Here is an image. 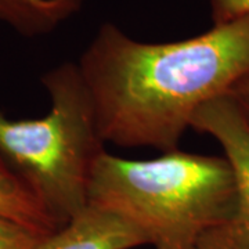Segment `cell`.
Returning <instances> with one entry per match:
<instances>
[{
  "label": "cell",
  "mask_w": 249,
  "mask_h": 249,
  "mask_svg": "<svg viewBox=\"0 0 249 249\" xmlns=\"http://www.w3.org/2000/svg\"><path fill=\"white\" fill-rule=\"evenodd\" d=\"M148 247L144 232L126 219L88 206L82 213L46 235L37 249H136Z\"/></svg>",
  "instance_id": "obj_5"
},
{
  "label": "cell",
  "mask_w": 249,
  "mask_h": 249,
  "mask_svg": "<svg viewBox=\"0 0 249 249\" xmlns=\"http://www.w3.org/2000/svg\"><path fill=\"white\" fill-rule=\"evenodd\" d=\"M229 96L235 101V104L238 106L242 115L245 116L249 124V73L232 86Z\"/></svg>",
  "instance_id": "obj_10"
},
{
  "label": "cell",
  "mask_w": 249,
  "mask_h": 249,
  "mask_svg": "<svg viewBox=\"0 0 249 249\" xmlns=\"http://www.w3.org/2000/svg\"><path fill=\"white\" fill-rule=\"evenodd\" d=\"M40 82L50 98L47 114L10 119L0 112V154L61 229L89 206L90 180L106 142L78 64H60Z\"/></svg>",
  "instance_id": "obj_3"
},
{
  "label": "cell",
  "mask_w": 249,
  "mask_h": 249,
  "mask_svg": "<svg viewBox=\"0 0 249 249\" xmlns=\"http://www.w3.org/2000/svg\"><path fill=\"white\" fill-rule=\"evenodd\" d=\"M46 235L0 216V249H37Z\"/></svg>",
  "instance_id": "obj_8"
},
{
  "label": "cell",
  "mask_w": 249,
  "mask_h": 249,
  "mask_svg": "<svg viewBox=\"0 0 249 249\" xmlns=\"http://www.w3.org/2000/svg\"><path fill=\"white\" fill-rule=\"evenodd\" d=\"M191 129L213 137L231 166L237 204L231 217L205 232L196 249H249V124L229 94L196 111Z\"/></svg>",
  "instance_id": "obj_4"
},
{
  "label": "cell",
  "mask_w": 249,
  "mask_h": 249,
  "mask_svg": "<svg viewBox=\"0 0 249 249\" xmlns=\"http://www.w3.org/2000/svg\"><path fill=\"white\" fill-rule=\"evenodd\" d=\"M78 67L104 142L176 151L196 111L249 73V16L166 43L139 42L106 22Z\"/></svg>",
  "instance_id": "obj_1"
},
{
  "label": "cell",
  "mask_w": 249,
  "mask_h": 249,
  "mask_svg": "<svg viewBox=\"0 0 249 249\" xmlns=\"http://www.w3.org/2000/svg\"><path fill=\"white\" fill-rule=\"evenodd\" d=\"M213 25L249 16V0H209Z\"/></svg>",
  "instance_id": "obj_9"
},
{
  "label": "cell",
  "mask_w": 249,
  "mask_h": 249,
  "mask_svg": "<svg viewBox=\"0 0 249 249\" xmlns=\"http://www.w3.org/2000/svg\"><path fill=\"white\" fill-rule=\"evenodd\" d=\"M88 202L134 224L152 249H196L205 232L231 217L237 188L224 157L176 150L137 160L104 152Z\"/></svg>",
  "instance_id": "obj_2"
},
{
  "label": "cell",
  "mask_w": 249,
  "mask_h": 249,
  "mask_svg": "<svg viewBox=\"0 0 249 249\" xmlns=\"http://www.w3.org/2000/svg\"><path fill=\"white\" fill-rule=\"evenodd\" d=\"M0 216L21 223L43 235L58 230L29 187L0 154Z\"/></svg>",
  "instance_id": "obj_7"
},
{
  "label": "cell",
  "mask_w": 249,
  "mask_h": 249,
  "mask_svg": "<svg viewBox=\"0 0 249 249\" xmlns=\"http://www.w3.org/2000/svg\"><path fill=\"white\" fill-rule=\"evenodd\" d=\"M83 0H0V22L19 35L52 34L82 9Z\"/></svg>",
  "instance_id": "obj_6"
}]
</instances>
